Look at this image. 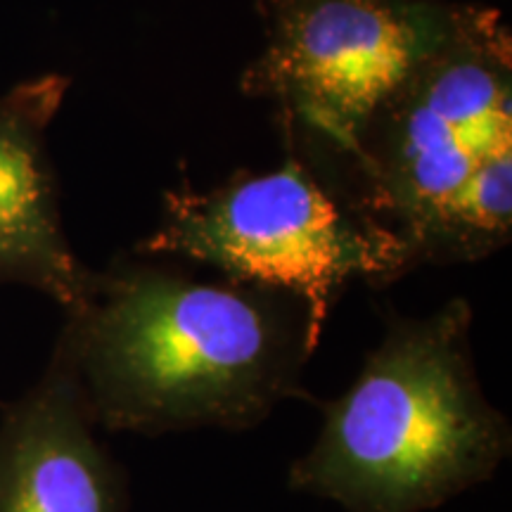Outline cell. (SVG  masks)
Wrapping results in <instances>:
<instances>
[{
	"label": "cell",
	"instance_id": "1",
	"mask_svg": "<svg viewBox=\"0 0 512 512\" xmlns=\"http://www.w3.org/2000/svg\"><path fill=\"white\" fill-rule=\"evenodd\" d=\"M320 335L294 294L131 252L93 271L81 302L64 311L53 354L100 430L245 432L280 403L316 401L304 375Z\"/></svg>",
	"mask_w": 512,
	"mask_h": 512
},
{
	"label": "cell",
	"instance_id": "2",
	"mask_svg": "<svg viewBox=\"0 0 512 512\" xmlns=\"http://www.w3.org/2000/svg\"><path fill=\"white\" fill-rule=\"evenodd\" d=\"M344 195L418 266L475 264L512 240V36L458 3L439 48L363 133Z\"/></svg>",
	"mask_w": 512,
	"mask_h": 512
},
{
	"label": "cell",
	"instance_id": "3",
	"mask_svg": "<svg viewBox=\"0 0 512 512\" xmlns=\"http://www.w3.org/2000/svg\"><path fill=\"white\" fill-rule=\"evenodd\" d=\"M472 306L392 316L318 437L292 460L294 494L344 512H432L494 479L512 453L508 415L486 396L472 349Z\"/></svg>",
	"mask_w": 512,
	"mask_h": 512
},
{
	"label": "cell",
	"instance_id": "4",
	"mask_svg": "<svg viewBox=\"0 0 512 512\" xmlns=\"http://www.w3.org/2000/svg\"><path fill=\"white\" fill-rule=\"evenodd\" d=\"M133 252L294 294L320 328L351 283L387 287L411 273L401 242L297 152L209 190H166L159 223Z\"/></svg>",
	"mask_w": 512,
	"mask_h": 512
},
{
	"label": "cell",
	"instance_id": "5",
	"mask_svg": "<svg viewBox=\"0 0 512 512\" xmlns=\"http://www.w3.org/2000/svg\"><path fill=\"white\" fill-rule=\"evenodd\" d=\"M458 3L444 0H259L266 43L242 74L271 102L292 145L344 192L363 133L444 41Z\"/></svg>",
	"mask_w": 512,
	"mask_h": 512
},
{
	"label": "cell",
	"instance_id": "6",
	"mask_svg": "<svg viewBox=\"0 0 512 512\" xmlns=\"http://www.w3.org/2000/svg\"><path fill=\"white\" fill-rule=\"evenodd\" d=\"M60 356L0 415V512H131L124 465L100 439Z\"/></svg>",
	"mask_w": 512,
	"mask_h": 512
},
{
	"label": "cell",
	"instance_id": "7",
	"mask_svg": "<svg viewBox=\"0 0 512 512\" xmlns=\"http://www.w3.org/2000/svg\"><path fill=\"white\" fill-rule=\"evenodd\" d=\"M69 91V76L41 74L0 95V287L19 285L74 309L93 268L64 230L48 133Z\"/></svg>",
	"mask_w": 512,
	"mask_h": 512
}]
</instances>
